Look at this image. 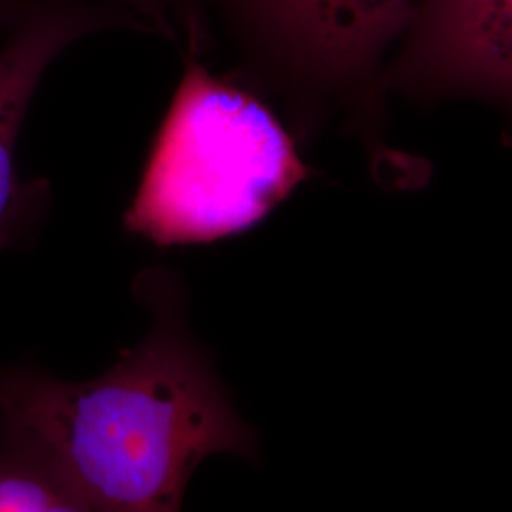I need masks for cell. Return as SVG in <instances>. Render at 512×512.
Segmentation results:
<instances>
[{"label": "cell", "instance_id": "6da1fadb", "mask_svg": "<svg viewBox=\"0 0 512 512\" xmlns=\"http://www.w3.org/2000/svg\"><path fill=\"white\" fill-rule=\"evenodd\" d=\"M135 294L150 329L101 376L0 368V444L40 461L92 512H183L203 461L253 458L256 435L188 329L179 277L148 268Z\"/></svg>", "mask_w": 512, "mask_h": 512}, {"label": "cell", "instance_id": "7a4b0ae2", "mask_svg": "<svg viewBox=\"0 0 512 512\" xmlns=\"http://www.w3.org/2000/svg\"><path fill=\"white\" fill-rule=\"evenodd\" d=\"M200 55L186 46L181 86L124 217L131 234L158 245L239 234L310 173L274 112L209 73Z\"/></svg>", "mask_w": 512, "mask_h": 512}, {"label": "cell", "instance_id": "3957f363", "mask_svg": "<svg viewBox=\"0 0 512 512\" xmlns=\"http://www.w3.org/2000/svg\"><path fill=\"white\" fill-rule=\"evenodd\" d=\"M219 6L247 73L283 93L306 126L330 109L380 118L384 57L414 0H207Z\"/></svg>", "mask_w": 512, "mask_h": 512}, {"label": "cell", "instance_id": "277c9868", "mask_svg": "<svg viewBox=\"0 0 512 512\" xmlns=\"http://www.w3.org/2000/svg\"><path fill=\"white\" fill-rule=\"evenodd\" d=\"M382 90L421 103L471 97L509 107L512 0H414Z\"/></svg>", "mask_w": 512, "mask_h": 512}, {"label": "cell", "instance_id": "5b68a950", "mask_svg": "<svg viewBox=\"0 0 512 512\" xmlns=\"http://www.w3.org/2000/svg\"><path fill=\"white\" fill-rule=\"evenodd\" d=\"M145 27L126 14L76 0L29 2L0 48V249L31 234L46 207L48 183H23L18 141L42 76L74 42L107 29Z\"/></svg>", "mask_w": 512, "mask_h": 512}, {"label": "cell", "instance_id": "8992f818", "mask_svg": "<svg viewBox=\"0 0 512 512\" xmlns=\"http://www.w3.org/2000/svg\"><path fill=\"white\" fill-rule=\"evenodd\" d=\"M0 512H92L37 461L0 444Z\"/></svg>", "mask_w": 512, "mask_h": 512}, {"label": "cell", "instance_id": "52a82bcc", "mask_svg": "<svg viewBox=\"0 0 512 512\" xmlns=\"http://www.w3.org/2000/svg\"><path fill=\"white\" fill-rule=\"evenodd\" d=\"M25 4L35 0H23ZM95 6H105L137 19L148 33H160L164 37L184 44H196L203 48L207 40V0H76Z\"/></svg>", "mask_w": 512, "mask_h": 512}, {"label": "cell", "instance_id": "ba28073f", "mask_svg": "<svg viewBox=\"0 0 512 512\" xmlns=\"http://www.w3.org/2000/svg\"><path fill=\"white\" fill-rule=\"evenodd\" d=\"M25 6L23 0H0V25H10Z\"/></svg>", "mask_w": 512, "mask_h": 512}]
</instances>
